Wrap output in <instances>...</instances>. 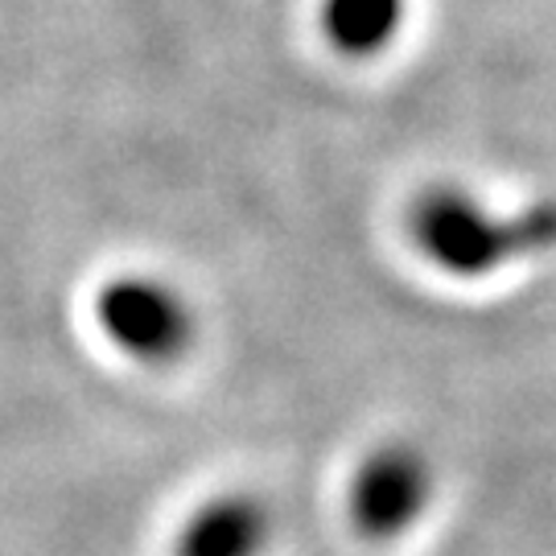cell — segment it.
<instances>
[{"label":"cell","mask_w":556,"mask_h":556,"mask_svg":"<svg viewBox=\"0 0 556 556\" xmlns=\"http://www.w3.org/2000/svg\"><path fill=\"white\" fill-rule=\"evenodd\" d=\"M425 256L454 277H486L516 256L556 248V202H536L511 219L482 211L462 190H425L408 215Z\"/></svg>","instance_id":"obj_1"},{"label":"cell","mask_w":556,"mask_h":556,"mask_svg":"<svg viewBox=\"0 0 556 556\" xmlns=\"http://www.w3.org/2000/svg\"><path fill=\"white\" fill-rule=\"evenodd\" d=\"M264 544H268L264 507L248 495H227L190 516L174 556H260Z\"/></svg>","instance_id":"obj_4"},{"label":"cell","mask_w":556,"mask_h":556,"mask_svg":"<svg viewBox=\"0 0 556 556\" xmlns=\"http://www.w3.org/2000/svg\"><path fill=\"white\" fill-rule=\"evenodd\" d=\"M96 314L119 351L144 363H169L194 338V318L186 301L149 277H119L103 285Z\"/></svg>","instance_id":"obj_2"},{"label":"cell","mask_w":556,"mask_h":556,"mask_svg":"<svg viewBox=\"0 0 556 556\" xmlns=\"http://www.w3.org/2000/svg\"><path fill=\"white\" fill-rule=\"evenodd\" d=\"M429 503V466L408 445H383L351 482V519L358 536L392 540L408 532Z\"/></svg>","instance_id":"obj_3"},{"label":"cell","mask_w":556,"mask_h":556,"mask_svg":"<svg viewBox=\"0 0 556 556\" xmlns=\"http://www.w3.org/2000/svg\"><path fill=\"white\" fill-rule=\"evenodd\" d=\"M404 0H326L321 25L342 54H376L396 38Z\"/></svg>","instance_id":"obj_5"}]
</instances>
